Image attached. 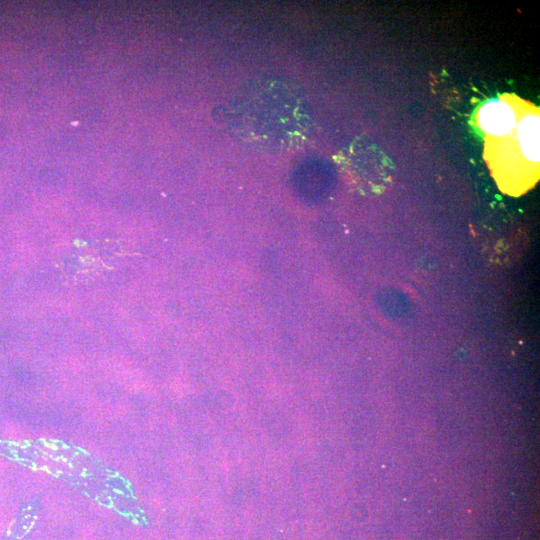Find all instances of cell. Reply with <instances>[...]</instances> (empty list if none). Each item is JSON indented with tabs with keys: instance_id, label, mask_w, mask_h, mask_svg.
Segmentation results:
<instances>
[{
	"instance_id": "obj_3",
	"label": "cell",
	"mask_w": 540,
	"mask_h": 540,
	"mask_svg": "<svg viewBox=\"0 0 540 540\" xmlns=\"http://www.w3.org/2000/svg\"><path fill=\"white\" fill-rule=\"evenodd\" d=\"M519 101L513 94H504L484 103L476 114L478 126L487 136L508 134L517 124Z\"/></svg>"
},
{
	"instance_id": "obj_2",
	"label": "cell",
	"mask_w": 540,
	"mask_h": 540,
	"mask_svg": "<svg viewBox=\"0 0 540 540\" xmlns=\"http://www.w3.org/2000/svg\"><path fill=\"white\" fill-rule=\"evenodd\" d=\"M539 124V109L520 99L515 128L500 137H486L485 159L503 191L521 194L537 181Z\"/></svg>"
},
{
	"instance_id": "obj_1",
	"label": "cell",
	"mask_w": 540,
	"mask_h": 540,
	"mask_svg": "<svg viewBox=\"0 0 540 540\" xmlns=\"http://www.w3.org/2000/svg\"><path fill=\"white\" fill-rule=\"evenodd\" d=\"M230 134L252 150L282 154L307 140L311 115L304 94L292 81L263 78L241 86L224 107Z\"/></svg>"
}]
</instances>
